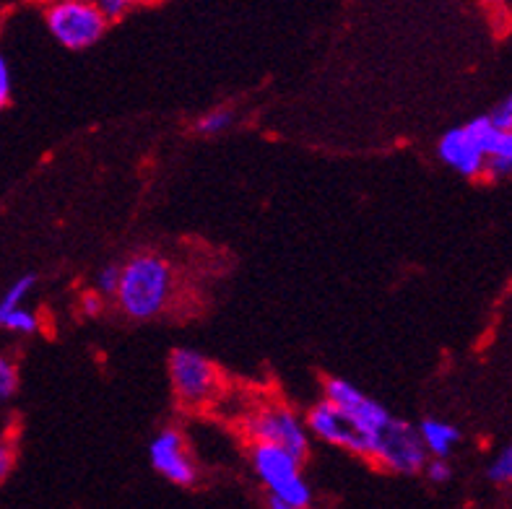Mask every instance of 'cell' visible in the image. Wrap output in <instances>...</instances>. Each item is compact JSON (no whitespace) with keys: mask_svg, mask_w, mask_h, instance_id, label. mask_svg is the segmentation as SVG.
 I'll return each mask as SVG.
<instances>
[{"mask_svg":"<svg viewBox=\"0 0 512 509\" xmlns=\"http://www.w3.org/2000/svg\"><path fill=\"white\" fill-rule=\"evenodd\" d=\"M234 123L232 110H211L206 112L203 117H198V123H195V130L201 133V136H221V133H227Z\"/></svg>","mask_w":512,"mask_h":509,"instance_id":"cell-15","label":"cell"},{"mask_svg":"<svg viewBox=\"0 0 512 509\" xmlns=\"http://www.w3.org/2000/svg\"><path fill=\"white\" fill-rule=\"evenodd\" d=\"M149 460L159 476H164L169 484L175 486H193L198 481V468L190 458L185 437L177 429H162L151 439Z\"/></svg>","mask_w":512,"mask_h":509,"instance_id":"cell-9","label":"cell"},{"mask_svg":"<svg viewBox=\"0 0 512 509\" xmlns=\"http://www.w3.org/2000/svg\"><path fill=\"white\" fill-rule=\"evenodd\" d=\"M175 273L172 265L156 252H138L125 265H120L117 304L130 320H151L162 315L172 297Z\"/></svg>","mask_w":512,"mask_h":509,"instance_id":"cell-1","label":"cell"},{"mask_svg":"<svg viewBox=\"0 0 512 509\" xmlns=\"http://www.w3.org/2000/svg\"><path fill=\"white\" fill-rule=\"evenodd\" d=\"M250 465L255 476L268 491V499L281 502L286 507L310 509L312 489L307 478L302 476V460L284 447L253 442L250 450Z\"/></svg>","mask_w":512,"mask_h":509,"instance_id":"cell-2","label":"cell"},{"mask_svg":"<svg viewBox=\"0 0 512 509\" xmlns=\"http://www.w3.org/2000/svg\"><path fill=\"white\" fill-rule=\"evenodd\" d=\"M34 284H37V278H34L32 273H26V276L16 278V281H13V284L6 289V294L0 297V315H6V312L24 307L26 299H29V294H32Z\"/></svg>","mask_w":512,"mask_h":509,"instance_id":"cell-13","label":"cell"},{"mask_svg":"<svg viewBox=\"0 0 512 509\" xmlns=\"http://www.w3.org/2000/svg\"><path fill=\"white\" fill-rule=\"evenodd\" d=\"M497 125L492 117H474L466 125L450 128L437 143V156L463 177H479L487 172V151Z\"/></svg>","mask_w":512,"mask_h":509,"instance_id":"cell-5","label":"cell"},{"mask_svg":"<svg viewBox=\"0 0 512 509\" xmlns=\"http://www.w3.org/2000/svg\"><path fill=\"white\" fill-rule=\"evenodd\" d=\"M268 509H302V507H286V504L273 502V499H268Z\"/></svg>","mask_w":512,"mask_h":509,"instance_id":"cell-25","label":"cell"},{"mask_svg":"<svg viewBox=\"0 0 512 509\" xmlns=\"http://www.w3.org/2000/svg\"><path fill=\"white\" fill-rule=\"evenodd\" d=\"M13 465V450L11 445H8L6 439H0V481L8 476V471H11Z\"/></svg>","mask_w":512,"mask_h":509,"instance_id":"cell-23","label":"cell"},{"mask_svg":"<svg viewBox=\"0 0 512 509\" xmlns=\"http://www.w3.org/2000/svg\"><path fill=\"white\" fill-rule=\"evenodd\" d=\"M84 312L91 317H97L99 312H102V297H99V294H89V297L84 299Z\"/></svg>","mask_w":512,"mask_h":509,"instance_id":"cell-24","label":"cell"},{"mask_svg":"<svg viewBox=\"0 0 512 509\" xmlns=\"http://www.w3.org/2000/svg\"><path fill=\"white\" fill-rule=\"evenodd\" d=\"M19 387V372L8 356L0 354V400H8Z\"/></svg>","mask_w":512,"mask_h":509,"instance_id":"cell-17","label":"cell"},{"mask_svg":"<svg viewBox=\"0 0 512 509\" xmlns=\"http://www.w3.org/2000/svg\"><path fill=\"white\" fill-rule=\"evenodd\" d=\"M487 3H492V6H502V3H507V0H487Z\"/></svg>","mask_w":512,"mask_h":509,"instance_id":"cell-26","label":"cell"},{"mask_svg":"<svg viewBox=\"0 0 512 509\" xmlns=\"http://www.w3.org/2000/svg\"><path fill=\"white\" fill-rule=\"evenodd\" d=\"M424 473H427V478L432 481V484H445V481H450V476H453V471H450V463L442 458L427 460V465H424Z\"/></svg>","mask_w":512,"mask_h":509,"instance_id":"cell-20","label":"cell"},{"mask_svg":"<svg viewBox=\"0 0 512 509\" xmlns=\"http://www.w3.org/2000/svg\"><path fill=\"white\" fill-rule=\"evenodd\" d=\"M120 284V265H104L97 273V291L102 297H115Z\"/></svg>","mask_w":512,"mask_h":509,"instance_id":"cell-19","label":"cell"},{"mask_svg":"<svg viewBox=\"0 0 512 509\" xmlns=\"http://www.w3.org/2000/svg\"><path fill=\"white\" fill-rule=\"evenodd\" d=\"M489 117H492V123L500 130H512V94Z\"/></svg>","mask_w":512,"mask_h":509,"instance_id":"cell-22","label":"cell"},{"mask_svg":"<svg viewBox=\"0 0 512 509\" xmlns=\"http://www.w3.org/2000/svg\"><path fill=\"white\" fill-rule=\"evenodd\" d=\"M169 382L180 403L195 408L214 398L219 387V369L195 348H177L169 356Z\"/></svg>","mask_w":512,"mask_h":509,"instance_id":"cell-7","label":"cell"},{"mask_svg":"<svg viewBox=\"0 0 512 509\" xmlns=\"http://www.w3.org/2000/svg\"><path fill=\"white\" fill-rule=\"evenodd\" d=\"M91 6L97 8L107 21L123 19L125 13H130V8L136 6L138 0H89Z\"/></svg>","mask_w":512,"mask_h":509,"instance_id":"cell-18","label":"cell"},{"mask_svg":"<svg viewBox=\"0 0 512 509\" xmlns=\"http://www.w3.org/2000/svg\"><path fill=\"white\" fill-rule=\"evenodd\" d=\"M489 478L494 484H512V445H507L505 450L494 458V463L489 465Z\"/></svg>","mask_w":512,"mask_h":509,"instance_id":"cell-16","label":"cell"},{"mask_svg":"<svg viewBox=\"0 0 512 509\" xmlns=\"http://www.w3.org/2000/svg\"><path fill=\"white\" fill-rule=\"evenodd\" d=\"M416 432L422 437V445L424 450H427L429 458L448 460V455L453 452V447L458 445V439H461V432H458L453 424H448V421L442 419H424Z\"/></svg>","mask_w":512,"mask_h":509,"instance_id":"cell-11","label":"cell"},{"mask_svg":"<svg viewBox=\"0 0 512 509\" xmlns=\"http://www.w3.org/2000/svg\"><path fill=\"white\" fill-rule=\"evenodd\" d=\"M305 426L307 432L315 434L325 445L344 447V450L354 452V455H362V439L351 429L349 421L341 416V411L333 403H328V400H320L318 406L310 408Z\"/></svg>","mask_w":512,"mask_h":509,"instance_id":"cell-10","label":"cell"},{"mask_svg":"<svg viewBox=\"0 0 512 509\" xmlns=\"http://www.w3.org/2000/svg\"><path fill=\"white\" fill-rule=\"evenodd\" d=\"M8 99H11V68L8 60L0 55V112L6 110Z\"/></svg>","mask_w":512,"mask_h":509,"instance_id":"cell-21","label":"cell"},{"mask_svg":"<svg viewBox=\"0 0 512 509\" xmlns=\"http://www.w3.org/2000/svg\"><path fill=\"white\" fill-rule=\"evenodd\" d=\"M370 460H375L380 468L390 473L411 476V473L424 471L429 455L422 445V437L409 421L390 419L385 432L377 437L375 447H372Z\"/></svg>","mask_w":512,"mask_h":509,"instance_id":"cell-8","label":"cell"},{"mask_svg":"<svg viewBox=\"0 0 512 509\" xmlns=\"http://www.w3.org/2000/svg\"><path fill=\"white\" fill-rule=\"evenodd\" d=\"M487 174L489 177H510L512 174V130L494 133L487 151Z\"/></svg>","mask_w":512,"mask_h":509,"instance_id":"cell-12","label":"cell"},{"mask_svg":"<svg viewBox=\"0 0 512 509\" xmlns=\"http://www.w3.org/2000/svg\"><path fill=\"white\" fill-rule=\"evenodd\" d=\"M0 328L8 330V333H16V336H32L34 330L39 328V320L29 307H19V310H11L6 315H0Z\"/></svg>","mask_w":512,"mask_h":509,"instance_id":"cell-14","label":"cell"},{"mask_svg":"<svg viewBox=\"0 0 512 509\" xmlns=\"http://www.w3.org/2000/svg\"><path fill=\"white\" fill-rule=\"evenodd\" d=\"M110 21L89 0H47L45 26L65 50H89L104 37Z\"/></svg>","mask_w":512,"mask_h":509,"instance_id":"cell-3","label":"cell"},{"mask_svg":"<svg viewBox=\"0 0 512 509\" xmlns=\"http://www.w3.org/2000/svg\"><path fill=\"white\" fill-rule=\"evenodd\" d=\"M242 429L250 442L284 447L299 460H305V455L310 452V432H307L305 421L284 406L255 408L242 419Z\"/></svg>","mask_w":512,"mask_h":509,"instance_id":"cell-6","label":"cell"},{"mask_svg":"<svg viewBox=\"0 0 512 509\" xmlns=\"http://www.w3.org/2000/svg\"><path fill=\"white\" fill-rule=\"evenodd\" d=\"M325 400L341 411V416L362 439V458H370L377 437L385 432L393 416L375 398L362 393L357 385H351L349 380H338V377L325 382Z\"/></svg>","mask_w":512,"mask_h":509,"instance_id":"cell-4","label":"cell"}]
</instances>
